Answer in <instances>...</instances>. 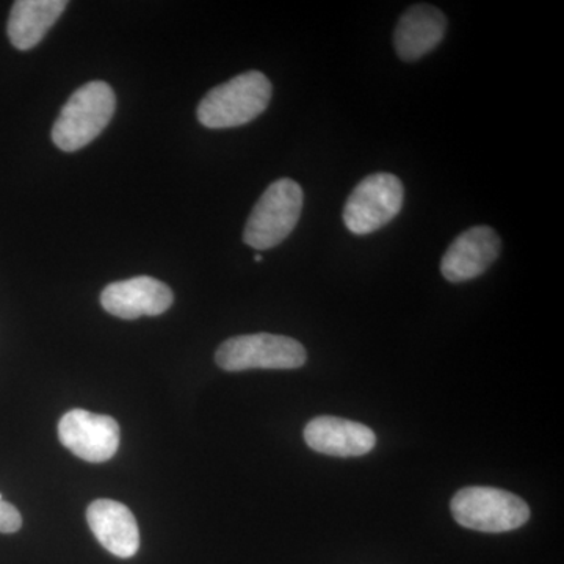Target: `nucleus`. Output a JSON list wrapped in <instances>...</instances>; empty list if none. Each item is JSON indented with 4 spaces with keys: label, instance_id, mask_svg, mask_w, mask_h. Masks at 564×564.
<instances>
[{
    "label": "nucleus",
    "instance_id": "f8f14e48",
    "mask_svg": "<svg viewBox=\"0 0 564 564\" xmlns=\"http://www.w3.org/2000/svg\"><path fill=\"white\" fill-rule=\"evenodd\" d=\"M447 20L429 3H419L404 11L393 35L395 51L403 62H415L436 50L444 40Z\"/></svg>",
    "mask_w": 564,
    "mask_h": 564
},
{
    "label": "nucleus",
    "instance_id": "6e6552de",
    "mask_svg": "<svg viewBox=\"0 0 564 564\" xmlns=\"http://www.w3.org/2000/svg\"><path fill=\"white\" fill-rule=\"evenodd\" d=\"M173 302L172 289L151 276L111 282L101 293L104 310L122 321L161 315L172 307Z\"/></svg>",
    "mask_w": 564,
    "mask_h": 564
},
{
    "label": "nucleus",
    "instance_id": "ddd939ff",
    "mask_svg": "<svg viewBox=\"0 0 564 564\" xmlns=\"http://www.w3.org/2000/svg\"><path fill=\"white\" fill-rule=\"evenodd\" d=\"M68 7L65 0H18L11 9L9 39L17 50H33Z\"/></svg>",
    "mask_w": 564,
    "mask_h": 564
},
{
    "label": "nucleus",
    "instance_id": "1a4fd4ad",
    "mask_svg": "<svg viewBox=\"0 0 564 564\" xmlns=\"http://www.w3.org/2000/svg\"><path fill=\"white\" fill-rule=\"evenodd\" d=\"M502 250L499 234L489 226H475L454 240L441 261V273L448 282H466L481 276Z\"/></svg>",
    "mask_w": 564,
    "mask_h": 564
},
{
    "label": "nucleus",
    "instance_id": "20e7f679",
    "mask_svg": "<svg viewBox=\"0 0 564 564\" xmlns=\"http://www.w3.org/2000/svg\"><path fill=\"white\" fill-rule=\"evenodd\" d=\"M302 187L292 180L273 182L252 209L243 240L248 247L263 251L284 242L299 225L303 210Z\"/></svg>",
    "mask_w": 564,
    "mask_h": 564
},
{
    "label": "nucleus",
    "instance_id": "9b49d317",
    "mask_svg": "<svg viewBox=\"0 0 564 564\" xmlns=\"http://www.w3.org/2000/svg\"><path fill=\"white\" fill-rule=\"evenodd\" d=\"M87 521L96 540L110 554L131 558L139 552V525L126 505L109 499L95 500L88 507Z\"/></svg>",
    "mask_w": 564,
    "mask_h": 564
},
{
    "label": "nucleus",
    "instance_id": "4468645a",
    "mask_svg": "<svg viewBox=\"0 0 564 564\" xmlns=\"http://www.w3.org/2000/svg\"><path fill=\"white\" fill-rule=\"evenodd\" d=\"M22 527L20 511L0 496V533H17Z\"/></svg>",
    "mask_w": 564,
    "mask_h": 564
},
{
    "label": "nucleus",
    "instance_id": "f03ea898",
    "mask_svg": "<svg viewBox=\"0 0 564 564\" xmlns=\"http://www.w3.org/2000/svg\"><path fill=\"white\" fill-rule=\"evenodd\" d=\"M117 109V96L109 84L93 80L74 91L63 107L54 128L52 141L58 150L76 152L101 135Z\"/></svg>",
    "mask_w": 564,
    "mask_h": 564
},
{
    "label": "nucleus",
    "instance_id": "9d476101",
    "mask_svg": "<svg viewBox=\"0 0 564 564\" xmlns=\"http://www.w3.org/2000/svg\"><path fill=\"white\" fill-rule=\"evenodd\" d=\"M304 441L318 454L352 458L370 454L377 444V436L362 423L322 415L307 423Z\"/></svg>",
    "mask_w": 564,
    "mask_h": 564
},
{
    "label": "nucleus",
    "instance_id": "f257e3e1",
    "mask_svg": "<svg viewBox=\"0 0 564 564\" xmlns=\"http://www.w3.org/2000/svg\"><path fill=\"white\" fill-rule=\"evenodd\" d=\"M272 93V82L265 74L248 70L212 88L199 102L196 115L209 129L239 128L267 110Z\"/></svg>",
    "mask_w": 564,
    "mask_h": 564
},
{
    "label": "nucleus",
    "instance_id": "7ed1b4c3",
    "mask_svg": "<svg viewBox=\"0 0 564 564\" xmlns=\"http://www.w3.org/2000/svg\"><path fill=\"white\" fill-rule=\"evenodd\" d=\"M452 514L459 525L484 533L521 529L530 519L529 505L503 489L470 486L455 494Z\"/></svg>",
    "mask_w": 564,
    "mask_h": 564
},
{
    "label": "nucleus",
    "instance_id": "423d86ee",
    "mask_svg": "<svg viewBox=\"0 0 564 564\" xmlns=\"http://www.w3.org/2000/svg\"><path fill=\"white\" fill-rule=\"evenodd\" d=\"M403 199V184L395 174H370L356 185L345 203V226L356 236L378 231L400 214Z\"/></svg>",
    "mask_w": 564,
    "mask_h": 564
},
{
    "label": "nucleus",
    "instance_id": "2eb2a0df",
    "mask_svg": "<svg viewBox=\"0 0 564 564\" xmlns=\"http://www.w3.org/2000/svg\"><path fill=\"white\" fill-rule=\"evenodd\" d=\"M254 261L261 263L262 262V256H259V254L256 256Z\"/></svg>",
    "mask_w": 564,
    "mask_h": 564
},
{
    "label": "nucleus",
    "instance_id": "39448f33",
    "mask_svg": "<svg viewBox=\"0 0 564 564\" xmlns=\"http://www.w3.org/2000/svg\"><path fill=\"white\" fill-rule=\"evenodd\" d=\"M306 359V350L299 340L269 333L231 337L215 352V361L226 372L300 369Z\"/></svg>",
    "mask_w": 564,
    "mask_h": 564
},
{
    "label": "nucleus",
    "instance_id": "0eeeda50",
    "mask_svg": "<svg viewBox=\"0 0 564 564\" xmlns=\"http://www.w3.org/2000/svg\"><path fill=\"white\" fill-rule=\"evenodd\" d=\"M58 440L88 463H106L120 447V425L110 415L70 410L58 422Z\"/></svg>",
    "mask_w": 564,
    "mask_h": 564
}]
</instances>
